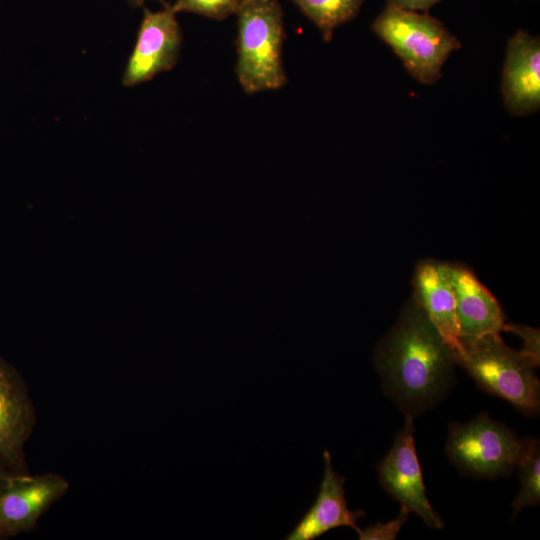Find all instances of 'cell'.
Instances as JSON below:
<instances>
[{
    "mask_svg": "<svg viewBox=\"0 0 540 540\" xmlns=\"http://www.w3.org/2000/svg\"><path fill=\"white\" fill-rule=\"evenodd\" d=\"M384 392L412 416L439 402L453 380L454 354L412 295L375 349Z\"/></svg>",
    "mask_w": 540,
    "mask_h": 540,
    "instance_id": "1",
    "label": "cell"
},
{
    "mask_svg": "<svg viewBox=\"0 0 540 540\" xmlns=\"http://www.w3.org/2000/svg\"><path fill=\"white\" fill-rule=\"evenodd\" d=\"M237 18L236 76L243 91L256 94L287 83L283 63L285 26L277 0H241Z\"/></svg>",
    "mask_w": 540,
    "mask_h": 540,
    "instance_id": "2",
    "label": "cell"
},
{
    "mask_svg": "<svg viewBox=\"0 0 540 540\" xmlns=\"http://www.w3.org/2000/svg\"><path fill=\"white\" fill-rule=\"evenodd\" d=\"M454 353L456 364L465 369L486 393L509 402L527 416L537 415L540 382L536 365L521 351L508 347L499 333L460 340Z\"/></svg>",
    "mask_w": 540,
    "mask_h": 540,
    "instance_id": "3",
    "label": "cell"
},
{
    "mask_svg": "<svg viewBox=\"0 0 540 540\" xmlns=\"http://www.w3.org/2000/svg\"><path fill=\"white\" fill-rule=\"evenodd\" d=\"M371 29L398 56L410 76L424 85L435 84L450 55L462 47L437 18L390 3L374 19Z\"/></svg>",
    "mask_w": 540,
    "mask_h": 540,
    "instance_id": "4",
    "label": "cell"
},
{
    "mask_svg": "<svg viewBox=\"0 0 540 540\" xmlns=\"http://www.w3.org/2000/svg\"><path fill=\"white\" fill-rule=\"evenodd\" d=\"M525 444L526 438L481 413L465 424L449 425L446 453L461 474L494 479L514 471Z\"/></svg>",
    "mask_w": 540,
    "mask_h": 540,
    "instance_id": "5",
    "label": "cell"
},
{
    "mask_svg": "<svg viewBox=\"0 0 540 540\" xmlns=\"http://www.w3.org/2000/svg\"><path fill=\"white\" fill-rule=\"evenodd\" d=\"M407 414L403 428L397 433L386 456L376 471L382 488L401 506L421 517L432 529L444 526L442 518L430 504L414 441V420Z\"/></svg>",
    "mask_w": 540,
    "mask_h": 540,
    "instance_id": "6",
    "label": "cell"
},
{
    "mask_svg": "<svg viewBox=\"0 0 540 540\" xmlns=\"http://www.w3.org/2000/svg\"><path fill=\"white\" fill-rule=\"evenodd\" d=\"M69 488L68 480L54 472L14 475L0 488V540L34 530Z\"/></svg>",
    "mask_w": 540,
    "mask_h": 540,
    "instance_id": "7",
    "label": "cell"
},
{
    "mask_svg": "<svg viewBox=\"0 0 540 540\" xmlns=\"http://www.w3.org/2000/svg\"><path fill=\"white\" fill-rule=\"evenodd\" d=\"M36 422V409L26 381L0 357V461L14 475L30 473L25 445Z\"/></svg>",
    "mask_w": 540,
    "mask_h": 540,
    "instance_id": "8",
    "label": "cell"
},
{
    "mask_svg": "<svg viewBox=\"0 0 540 540\" xmlns=\"http://www.w3.org/2000/svg\"><path fill=\"white\" fill-rule=\"evenodd\" d=\"M181 46V29L170 5L158 11L145 9L123 84L135 86L171 70L179 60Z\"/></svg>",
    "mask_w": 540,
    "mask_h": 540,
    "instance_id": "9",
    "label": "cell"
},
{
    "mask_svg": "<svg viewBox=\"0 0 540 540\" xmlns=\"http://www.w3.org/2000/svg\"><path fill=\"white\" fill-rule=\"evenodd\" d=\"M501 93L506 110L526 116L540 108V39L517 30L508 40L502 70Z\"/></svg>",
    "mask_w": 540,
    "mask_h": 540,
    "instance_id": "10",
    "label": "cell"
},
{
    "mask_svg": "<svg viewBox=\"0 0 540 540\" xmlns=\"http://www.w3.org/2000/svg\"><path fill=\"white\" fill-rule=\"evenodd\" d=\"M324 475L317 497L304 513L287 540H313L326 532L347 526L360 532L357 521L366 516L364 510H350L346 502L345 477L339 475L332 466L328 450L323 452Z\"/></svg>",
    "mask_w": 540,
    "mask_h": 540,
    "instance_id": "11",
    "label": "cell"
},
{
    "mask_svg": "<svg viewBox=\"0 0 540 540\" xmlns=\"http://www.w3.org/2000/svg\"><path fill=\"white\" fill-rule=\"evenodd\" d=\"M456 299L459 341L500 333L505 324L501 306L474 272L462 264H449Z\"/></svg>",
    "mask_w": 540,
    "mask_h": 540,
    "instance_id": "12",
    "label": "cell"
},
{
    "mask_svg": "<svg viewBox=\"0 0 540 540\" xmlns=\"http://www.w3.org/2000/svg\"><path fill=\"white\" fill-rule=\"evenodd\" d=\"M413 296L453 354L459 349L456 299L448 263L425 259L416 266Z\"/></svg>",
    "mask_w": 540,
    "mask_h": 540,
    "instance_id": "13",
    "label": "cell"
},
{
    "mask_svg": "<svg viewBox=\"0 0 540 540\" xmlns=\"http://www.w3.org/2000/svg\"><path fill=\"white\" fill-rule=\"evenodd\" d=\"M316 26L325 42H330L341 25L352 20L364 0H291Z\"/></svg>",
    "mask_w": 540,
    "mask_h": 540,
    "instance_id": "14",
    "label": "cell"
},
{
    "mask_svg": "<svg viewBox=\"0 0 540 540\" xmlns=\"http://www.w3.org/2000/svg\"><path fill=\"white\" fill-rule=\"evenodd\" d=\"M519 468L520 489L512 502L514 516L529 506L540 503V446L534 438H526Z\"/></svg>",
    "mask_w": 540,
    "mask_h": 540,
    "instance_id": "15",
    "label": "cell"
},
{
    "mask_svg": "<svg viewBox=\"0 0 540 540\" xmlns=\"http://www.w3.org/2000/svg\"><path fill=\"white\" fill-rule=\"evenodd\" d=\"M241 0H176L171 9L193 13L214 20H224L235 14Z\"/></svg>",
    "mask_w": 540,
    "mask_h": 540,
    "instance_id": "16",
    "label": "cell"
},
{
    "mask_svg": "<svg viewBox=\"0 0 540 540\" xmlns=\"http://www.w3.org/2000/svg\"><path fill=\"white\" fill-rule=\"evenodd\" d=\"M409 511L401 506L396 518L388 522H376L358 533L360 540H394L396 539L403 524L407 521Z\"/></svg>",
    "mask_w": 540,
    "mask_h": 540,
    "instance_id": "17",
    "label": "cell"
},
{
    "mask_svg": "<svg viewBox=\"0 0 540 540\" xmlns=\"http://www.w3.org/2000/svg\"><path fill=\"white\" fill-rule=\"evenodd\" d=\"M503 330L513 332L522 338L523 347L520 351L538 367L540 362L539 329L524 325L504 324Z\"/></svg>",
    "mask_w": 540,
    "mask_h": 540,
    "instance_id": "18",
    "label": "cell"
},
{
    "mask_svg": "<svg viewBox=\"0 0 540 540\" xmlns=\"http://www.w3.org/2000/svg\"><path fill=\"white\" fill-rule=\"evenodd\" d=\"M440 1L442 0H387V3L406 10L427 12Z\"/></svg>",
    "mask_w": 540,
    "mask_h": 540,
    "instance_id": "19",
    "label": "cell"
},
{
    "mask_svg": "<svg viewBox=\"0 0 540 540\" xmlns=\"http://www.w3.org/2000/svg\"><path fill=\"white\" fill-rule=\"evenodd\" d=\"M14 476L0 461V488Z\"/></svg>",
    "mask_w": 540,
    "mask_h": 540,
    "instance_id": "20",
    "label": "cell"
},
{
    "mask_svg": "<svg viewBox=\"0 0 540 540\" xmlns=\"http://www.w3.org/2000/svg\"><path fill=\"white\" fill-rule=\"evenodd\" d=\"M129 3L133 6H141L143 5L145 2H147L148 0H128Z\"/></svg>",
    "mask_w": 540,
    "mask_h": 540,
    "instance_id": "21",
    "label": "cell"
}]
</instances>
